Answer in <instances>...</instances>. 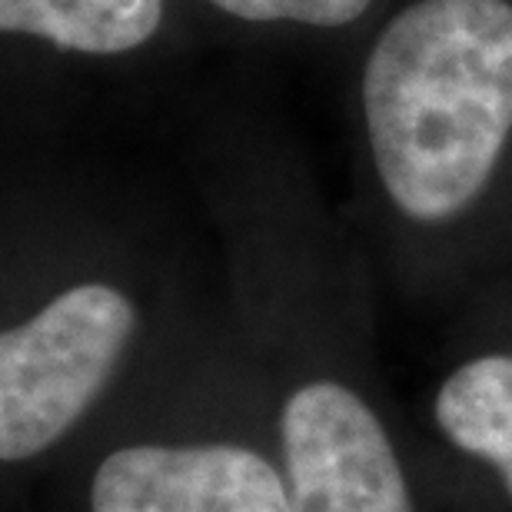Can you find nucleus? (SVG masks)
Here are the masks:
<instances>
[{
    "mask_svg": "<svg viewBox=\"0 0 512 512\" xmlns=\"http://www.w3.org/2000/svg\"><path fill=\"white\" fill-rule=\"evenodd\" d=\"M47 486L57 512H293L250 360L157 366Z\"/></svg>",
    "mask_w": 512,
    "mask_h": 512,
    "instance_id": "2",
    "label": "nucleus"
},
{
    "mask_svg": "<svg viewBox=\"0 0 512 512\" xmlns=\"http://www.w3.org/2000/svg\"><path fill=\"white\" fill-rule=\"evenodd\" d=\"M167 0H0V34L40 37L74 54H127L160 30Z\"/></svg>",
    "mask_w": 512,
    "mask_h": 512,
    "instance_id": "5",
    "label": "nucleus"
},
{
    "mask_svg": "<svg viewBox=\"0 0 512 512\" xmlns=\"http://www.w3.org/2000/svg\"><path fill=\"white\" fill-rule=\"evenodd\" d=\"M147 313L107 276L0 323V512L47 486L157 366Z\"/></svg>",
    "mask_w": 512,
    "mask_h": 512,
    "instance_id": "3",
    "label": "nucleus"
},
{
    "mask_svg": "<svg viewBox=\"0 0 512 512\" xmlns=\"http://www.w3.org/2000/svg\"><path fill=\"white\" fill-rule=\"evenodd\" d=\"M363 117L383 203L406 230L466 227L493 197L512 140V4L419 0L363 70Z\"/></svg>",
    "mask_w": 512,
    "mask_h": 512,
    "instance_id": "1",
    "label": "nucleus"
},
{
    "mask_svg": "<svg viewBox=\"0 0 512 512\" xmlns=\"http://www.w3.org/2000/svg\"><path fill=\"white\" fill-rule=\"evenodd\" d=\"M223 14L253 20V24H310V27H340L363 17L373 0H210Z\"/></svg>",
    "mask_w": 512,
    "mask_h": 512,
    "instance_id": "6",
    "label": "nucleus"
},
{
    "mask_svg": "<svg viewBox=\"0 0 512 512\" xmlns=\"http://www.w3.org/2000/svg\"><path fill=\"white\" fill-rule=\"evenodd\" d=\"M433 512H512V336L463 346L406 403Z\"/></svg>",
    "mask_w": 512,
    "mask_h": 512,
    "instance_id": "4",
    "label": "nucleus"
}]
</instances>
